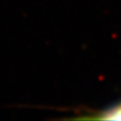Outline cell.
I'll list each match as a JSON object with an SVG mask.
<instances>
[{"instance_id":"cell-1","label":"cell","mask_w":121,"mask_h":121,"mask_svg":"<svg viewBox=\"0 0 121 121\" xmlns=\"http://www.w3.org/2000/svg\"><path fill=\"white\" fill-rule=\"evenodd\" d=\"M72 119L80 120H121V101L102 109L84 108L77 111Z\"/></svg>"}]
</instances>
